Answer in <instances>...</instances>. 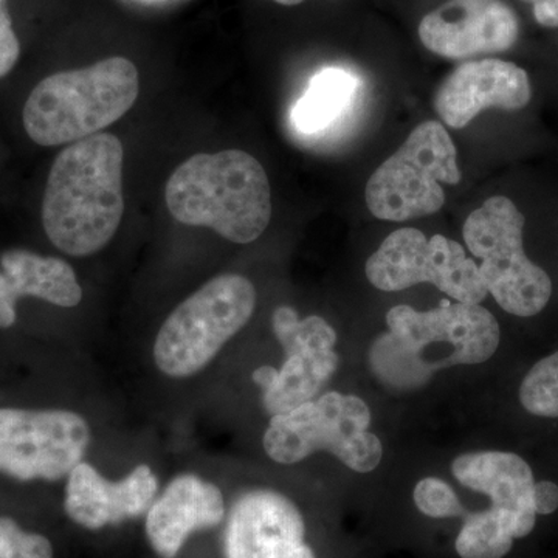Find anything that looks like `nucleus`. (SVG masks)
<instances>
[{
	"label": "nucleus",
	"instance_id": "29",
	"mask_svg": "<svg viewBox=\"0 0 558 558\" xmlns=\"http://www.w3.org/2000/svg\"><path fill=\"white\" fill-rule=\"evenodd\" d=\"M527 2H537V0H527Z\"/></svg>",
	"mask_w": 558,
	"mask_h": 558
},
{
	"label": "nucleus",
	"instance_id": "26",
	"mask_svg": "<svg viewBox=\"0 0 558 558\" xmlns=\"http://www.w3.org/2000/svg\"><path fill=\"white\" fill-rule=\"evenodd\" d=\"M534 502L537 515H549L558 509V486L550 481L535 483Z\"/></svg>",
	"mask_w": 558,
	"mask_h": 558
},
{
	"label": "nucleus",
	"instance_id": "27",
	"mask_svg": "<svg viewBox=\"0 0 558 558\" xmlns=\"http://www.w3.org/2000/svg\"><path fill=\"white\" fill-rule=\"evenodd\" d=\"M534 16L543 27H558V0H537V2H534Z\"/></svg>",
	"mask_w": 558,
	"mask_h": 558
},
{
	"label": "nucleus",
	"instance_id": "12",
	"mask_svg": "<svg viewBox=\"0 0 558 558\" xmlns=\"http://www.w3.org/2000/svg\"><path fill=\"white\" fill-rule=\"evenodd\" d=\"M223 553L226 558H317L295 502L269 488L250 490L231 506Z\"/></svg>",
	"mask_w": 558,
	"mask_h": 558
},
{
	"label": "nucleus",
	"instance_id": "10",
	"mask_svg": "<svg viewBox=\"0 0 558 558\" xmlns=\"http://www.w3.org/2000/svg\"><path fill=\"white\" fill-rule=\"evenodd\" d=\"M271 328L284 349V363L279 369L260 366L253 381L263 389L264 409L277 416L317 398L339 368V354L336 329L325 318H300L292 307L281 306Z\"/></svg>",
	"mask_w": 558,
	"mask_h": 558
},
{
	"label": "nucleus",
	"instance_id": "23",
	"mask_svg": "<svg viewBox=\"0 0 558 558\" xmlns=\"http://www.w3.org/2000/svg\"><path fill=\"white\" fill-rule=\"evenodd\" d=\"M0 558H53L50 539L24 531L13 519L0 517Z\"/></svg>",
	"mask_w": 558,
	"mask_h": 558
},
{
	"label": "nucleus",
	"instance_id": "2",
	"mask_svg": "<svg viewBox=\"0 0 558 558\" xmlns=\"http://www.w3.org/2000/svg\"><path fill=\"white\" fill-rule=\"evenodd\" d=\"M389 332L371 349V366L384 384L421 387L433 373L480 365L497 352V318L480 304L447 303L432 311L396 306L387 314Z\"/></svg>",
	"mask_w": 558,
	"mask_h": 558
},
{
	"label": "nucleus",
	"instance_id": "9",
	"mask_svg": "<svg viewBox=\"0 0 558 558\" xmlns=\"http://www.w3.org/2000/svg\"><path fill=\"white\" fill-rule=\"evenodd\" d=\"M366 277L384 292L429 282L457 303L480 304L488 295L478 264L462 245L442 234L427 240L416 229L389 234L366 263Z\"/></svg>",
	"mask_w": 558,
	"mask_h": 558
},
{
	"label": "nucleus",
	"instance_id": "7",
	"mask_svg": "<svg viewBox=\"0 0 558 558\" xmlns=\"http://www.w3.org/2000/svg\"><path fill=\"white\" fill-rule=\"evenodd\" d=\"M523 230L524 216L515 204L495 196L469 216L462 234L481 259V278L499 306L517 317H534L549 303L553 282L524 253Z\"/></svg>",
	"mask_w": 558,
	"mask_h": 558
},
{
	"label": "nucleus",
	"instance_id": "24",
	"mask_svg": "<svg viewBox=\"0 0 558 558\" xmlns=\"http://www.w3.org/2000/svg\"><path fill=\"white\" fill-rule=\"evenodd\" d=\"M21 58V40L14 31L10 7H0V78L9 75Z\"/></svg>",
	"mask_w": 558,
	"mask_h": 558
},
{
	"label": "nucleus",
	"instance_id": "16",
	"mask_svg": "<svg viewBox=\"0 0 558 558\" xmlns=\"http://www.w3.org/2000/svg\"><path fill=\"white\" fill-rule=\"evenodd\" d=\"M157 490L159 483L148 464L138 465L126 478L109 481L81 461L69 473L64 509L70 520L97 531L148 512Z\"/></svg>",
	"mask_w": 558,
	"mask_h": 558
},
{
	"label": "nucleus",
	"instance_id": "8",
	"mask_svg": "<svg viewBox=\"0 0 558 558\" xmlns=\"http://www.w3.org/2000/svg\"><path fill=\"white\" fill-rule=\"evenodd\" d=\"M459 182L453 140L438 121H425L373 172L366 185V205L377 219H417L442 208L446 193L440 183Z\"/></svg>",
	"mask_w": 558,
	"mask_h": 558
},
{
	"label": "nucleus",
	"instance_id": "5",
	"mask_svg": "<svg viewBox=\"0 0 558 558\" xmlns=\"http://www.w3.org/2000/svg\"><path fill=\"white\" fill-rule=\"evenodd\" d=\"M255 307V286L247 278H213L165 319L154 343L157 368L172 379L196 376L247 325Z\"/></svg>",
	"mask_w": 558,
	"mask_h": 558
},
{
	"label": "nucleus",
	"instance_id": "4",
	"mask_svg": "<svg viewBox=\"0 0 558 558\" xmlns=\"http://www.w3.org/2000/svg\"><path fill=\"white\" fill-rule=\"evenodd\" d=\"M138 70L113 57L90 68L40 81L24 106V128L40 146H60L100 134L137 101Z\"/></svg>",
	"mask_w": 558,
	"mask_h": 558
},
{
	"label": "nucleus",
	"instance_id": "21",
	"mask_svg": "<svg viewBox=\"0 0 558 558\" xmlns=\"http://www.w3.org/2000/svg\"><path fill=\"white\" fill-rule=\"evenodd\" d=\"M520 402L538 417H558V351L539 360L521 381Z\"/></svg>",
	"mask_w": 558,
	"mask_h": 558
},
{
	"label": "nucleus",
	"instance_id": "28",
	"mask_svg": "<svg viewBox=\"0 0 558 558\" xmlns=\"http://www.w3.org/2000/svg\"><path fill=\"white\" fill-rule=\"evenodd\" d=\"M274 2L279 3V5L293 7V5H300V3H303L304 0H274Z\"/></svg>",
	"mask_w": 558,
	"mask_h": 558
},
{
	"label": "nucleus",
	"instance_id": "13",
	"mask_svg": "<svg viewBox=\"0 0 558 558\" xmlns=\"http://www.w3.org/2000/svg\"><path fill=\"white\" fill-rule=\"evenodd\" d=\"M519 33L517 14L502 0H449L418 24L422 44L450 60L509 50Z\"/></svg>",
	"mask_w": 558,
	"mask_h": 558
},
{
	"label": "nucleus",
	"instance_id": "19",
	"mask_svg": "<svg viewBox=\"0 0 558 558\" xmlns=\"http://www.w3.org/2000/svg\"><path fill=\"white\" fill-rule=\"evenodd\" d=\"M357 84V78L347 70L326 69L317 73L292 110L295 130L301 134L325 131L348 108Z\"/></svg>",
	"mask_w": 558,
	"mask_h": 558
},
{
	"label": "nucleus",
	"instance_id": "18",
	"mask_svg": "<svg viewBox=\"0 0 558 558\" xmlns=\"http://www.w3.org/2000/svg\"><path fill=\"white\" fill-rule=\"evenodd\" d=\"M0 264L20 299L33 296L60 307H76L83 300L75 270L65 260L28 250H9Z\"/></svg>",
	"mask_w": 558,
	"mask_h": 558
},
{
	"label": "nucleus",
	"instance_id": "15",
	"mask_svg": "<svg viewBox=\"0 0 558 558\" xmlns=\"http://www.w3.org/2000/svg\"><path fill=\"white\" fill-rule=\"evenodd\" d=\"M451 473L462 486L488 498L487 509L512 527L517 539L534 531V473L519 454L495 450L461 454L451 464Z\"/></svg>",
	"mask_w": 558,
	"mask_h": 558
},
{
	"label": "nucleus",
	"instance_id": "17",
	"mask_svg": "<svg viewBox=\"0 0 558 558\" xmlns=\"http://www.w3.org/2000/svg\"><path fill=\"white\" fill-rule=\"evenodd\" d=\"M146 515V537L161 558H175L193 532L218 526L226 502L218 486L193 473L171 481Z\"/></svg>",
	"mask_w": 558,
	"mask_h": 558
},
{
	"label": "nucleus",
	"instance_id": "11",
	"mask_svg": "<svg viewBox=\"0 0 558 558\" xmlns=\"http://www.w3.org/2000/svg\"><path fill=\"white\" fill-rule=\"evenodd\" d=\"M89 444V424L73 411L0 409V473L11 478H65Z\"/></svg>",
	"mask_w": 558,
	"mask_h": 558
},
{
	"label": "nucleus",
	"instance_id": "1",
	"mask_svg": "<svg viewBox=\"0 0 558 558\" xmlns=\"http://www.w3.org/2000/svg\"><path fill=\"white\" fill-rule=\"evenodd\" d=\"M123 145L95 134L72 143L51 167L43 202V226L54 247L72 256L100 252L124 213Z\"/></svg>",
	"mask_w": 558,
	"mask_h": 558
},
{
	"label": "nucleus",
	"instance_id": "25",
	"mask_svg": "<svg viewBox=\"0 0 558 558\" xmlns=\"http://www.w3.org/2000/svg\"><path fill=\"white\" fill-rule=\"evenodd\" d=\"M20 300L16 290L5 274H0V328L9 329L16 323V303Z\"/></svg>",
	"mask_w": 558,
	"mask_h": 558
},
{
	"label": "nucleus",
	"instance_id": "3",
	"mask_svg": "<svg viewBox=\"0 0 558 558\" xmlns=\"http://www.w3.org/2000/svg\"><path fill=\"white\" fill-rule=\"evenodd\" d=\"M179 222L207 227L234 244L258 240L271 219V191L263 165L245 150L197 154L172 172L165 190Z\"/></svg>",
	"mask_w": 558,
	"mask_h": 558
},
{
	"label": "nucleus",
	"instance_id": "20",
	"mask_svg": "<svg viewBox=\"0 0 558 558\" xmlns=\"http://www.w3.org/2000/svg\"><path fill=\"white\" fill-rule=\"evenodd\" d=\"M517 537L512 527L490 509L468 512L454 548L461 558H502Z\"/></svg>",
	"mask_w": 558,
	"mask_h": 558
},
{
	"label": "nucleus",
	"instance_id": "14",
	"mask_svg": "<svg viewBox=\"0 0 558 558\" xmlns=\"http://www.w3.org/2000/svg\"><path fill=\"white\" fill-rule=\"evenodd\" d=\"M531 97V81L519 65L499 60L470 61L439 87L435 106L447 126L462 130L481 110L523 109Z\"/></svg>",
	"mask_w": 558,
	"mask_h": 558
},
{
	"label": "nucleus",
	"instance_id": "6",
	"mask_svg": "<svg viewBox=\"0 0 558 558\" xmlns=\"http://www.w3.org/2000/svg\"><path fill=\"white\" fill-rule=\"evenodd\" d=\"M373 417L365 400L329 391L289 413L271 416L263 446L278 464H296L317 451H329L354 472L379 468L384 446L369 432Z\"/></svg>",
	"mask_w": 558,
	"mask_h": 558
},
{
	"label": "nucleus",
	"instance_id": "22",
	"mask_svg": "<svg viewBox=\"0 0 558 558\" xmlns=\"http://www.w3.org/2000/svg\"><path fill=\"white\" fill-rule=\"evenodd\" d=\"M413 498L416 508L429 519H464L468 515V510L459 501L453 487L446 481L433 476L418 481Z\"/></svg>",
	"mask_w": 558,
	"mask_h": 558
}]
</instances>
